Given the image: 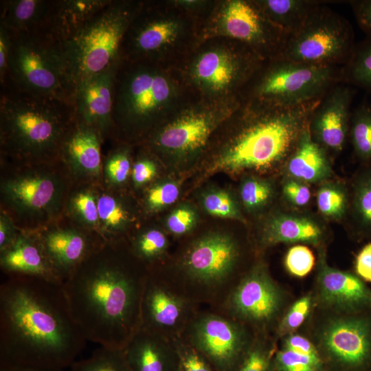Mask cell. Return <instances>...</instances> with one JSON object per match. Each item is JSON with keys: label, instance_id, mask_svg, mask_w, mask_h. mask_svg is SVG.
<instances>
[{"label": "cell", "instance_id": "obj_32", "mask_svg": "<svg viewBox=\"0 0 371 371\" xmlns=\"http://www.w3.org/2000/svg\"><path fill=\"white\" fill-rule=\"evenodd\" d=\"M341 82L371 93V36L356 43L353 52L341 67Z\"/></svg>", "mask_w": 371, "mask_h": 371}, {"label": "cell", "instance_id": "obj_11", "mask_svg": "<svg viewBox=\"0 0 371 371\" xmlns=\"http://www.w3.org/2000/svg\"><path fill=\"white\" fill-rule=\"evenodd\" d=\"M181 337L216 371H237L255 336L247 326L208 308L196 312Z\"/></svg>", "mask_w": 371, "mask_h": 371}, {"label": "cell", "instance_id": "obj_9", "mask_svg": "<svg viewBox=\"0 0 371 371\" xmlns=\"http://www.w3.org/2000/svg\"><path fill=\"white\" fill-rule=\"evenodd\" d=\"M256 71L257 82L250 101L289 107L321 99L341 82V67H320L281 56L268 60Z\"/></svg>", "mask_w": 371, "mask_h": 371}, {"label": "cell", "instance_id": "obj_36", "mask_svg": "<svg viewBox=\"0 0 371 371\" xmlns=\"http://www.w3.org/2000/svg\"><path fill=\"white\" fill-rule=\"evenodd\" d=\"M350 199L346 186L335 181H326L320 183L316 192V203L319 214L331 220L344 217L350 208Z\"/></svg>", "mask_w": 371, "mask_h": 371}, {"label": "cell", "instance_id": "obj_12", "mask_svg": "<svg viewBox=\"0 0 371 371\" xmlns=\"http://www.w3.org/2000/svg\"><path fill=\"white\" fill-rule=\"evenodd\" d=\"M281 291L267 266L251 267L217 311L246 326L263 328L277 317L282 306Z\"/></svg>", "mask_w": 371, "mask_h": 371}, {"label": "cell", "instance_id": "obj_29", "mask_svg": "<svg viewBox=\"0 0 371 371\" xmlns=\"http://www.w3.org/2000/svg\"><path fill=\"white\" fill-rule=\"evenodd\" d=\"M0 2V25L10 34L16 35L45 30L52 0H3Z\"/></svg>", "mask_w": 371, "mask_h": 371}, {"label": "cell", "instance_id": "obj_27", "mask_svg": "<svg viewBox=\"0 0 371 371\" xmlns=\"http://www.w3.org/2000/svg\"><path fill=\"white\" fill-rule=\"evenodd\" d=\"M100 134L77 120H74L61 146L60 156L77 174L95 177L101 168Z\"/></svg>", "mask_w": 371, "mask_h": 371}, {"label": "cell", "instance_id": "obj_41", "mask_svg": "<svg viewBox=\"0 0 371 371\" xmlns=\"http://www.w3.org/2000/svg\"><path fill=\"white\" fill-rule=\"evenodd\" d=\"M69 210L73 216L82 226L99 229L98 196L90 190L76 192L69 201Z\"/></svg>", "mask_w": 371, "mask_h": 371}, {"label": "cell", "instance_id": "obj_19", "mask_svg": "<svg viewBox=\"0 0 371 371\" xmlns=\"http://www.w3.org/2000/svg\"><path fill=\"white\" fill-rule=\"evenodd\" d=\"M317 295L325 306L346 314L371 310V289L359 276L328 265L325 251L319 249Z\"/></svg>", "mask_w": 371, "mask_h": 371}, {"label": "cell", "instance_id": "obj_4", "mask_svg": "<svg viewBox=\"0 0 371 371\" xmlns=\"http://www.w3.org/2000/svg\"><path fill=\"white\" fill-rule=\"evenodd\" d=\"M74 120L71 103L10 87L1 88V147L7 155L30 161L60 156Z\"/></svg>", "mask_w": 371, "mask_h": 371}, {"label": "cell", "instance_id": "obj_44", "mask_svg": "<svg viewBox=\"0 0 371 371\" xmlns=\"http://www.w3.org/2000/svg\"><path fill=\"white\" fill-rule=\"evenodd\" d=\"M131 168L130 149L120 147L113 150L105 161L106 180L113 186H121L126 181Z\"/></svg>", "mask_w": 371, "mask_h": 371}, {"label": "cell", "instance_id": "obj_7", "mask_svg": "<svg viewBox=\"0 0 371 371\" xmlns=\"http://www.w3.org/2000/svg\"><path fill=\"white\" fill-rule=\"evenodd\" d=\"M113 91V129L128 138L150 134L175 96L172 83L157 64L122 59Z\"/></svg>", "mask_w": 371, "mask_h": 371}, {"label": "cell", "instance_id": "obj_22", "mask_svg": "<svg viewBox=\"0 0 371 371\" xmlns=\"http://www.w3.org/2000/svg\"><path fill=\"white\" fill-rule=\"evenodd\" d=\"M38 236L62 284L102 246L87 234L74 228H54Z\"/></svg>", "mask_w": 371, "mask_h": 371}, {"label": "cell", "instance_id": "obj_21", "mask_svg": "<svg viewBox=\"0 0 371 371\" xmlns=\"http://www.w3.org/2000/svg\"><path fill=\"white\" fill-rule=\"evenodd\" d=\"M4 199L23 214L41 215L54 210L58 205L62 186L53 175L28 172L4 181L1 186Z\"/></svg>", "mask_w": 371, "mask_h": 371}, {"label": "cell", "instance_id": "obj_38", "mask_svg": "<svg viewBox=\"0 0 371 371\" xmlns=\"http://www.w3.org/2000/svg\"><path fill=\"white\" fill-rule=\"evenodd\" d=\"M199 201L205 212L212 216L246 222L238 202L228 190L219 188L207 189L200 194Z\"/></svg>", "mask_w": 371, "mask_h": 371}, {"label": "cell", "instance_id": "obj_51", "mask_svg": "<svg viewBox=\"0 0 371 371\" xmlns=\"http://www.w3.org/2000/svg\"><path fill=\"white\" fill-rule=\"evenodd\" d=\"M350 4L360 28L371 36V0H353Z\"/></svg>", "mask_w": 371, "mask_h": 371}, {"label": "cell", "instance_id": "obj_28", "mask_svg": "<svg viewBox=\"0 0 371 371\" xmlns=\"http://www.w3.org/2000/svg\"><path fill=\"white\" fill-rule=\"evenodd\" d=\"M286 177L308 184L322 183L333 175L328 152L311 135L309 123L285 163Z\"/></svg>", "mask_w": 371, "mask_h": 371}, {"label": "cell", "instance_id": "obj_2", "mask_svg": "<svg viewBox=\"0 0 371 371\" xmlns=\"http://www.w3.org/2000/svg\"><path fill=\"white\" fill-rule=\"evenodd\" d=\"M102 245L62 284L87 341L123 350L141 327L148 270L132 253Z\"/></svg>", "mask_w": 371, "mask_h": 371}, {"label": "cell", "instance_id": "obj_35", "mask_svg": "<svg viewBox=\"0 0 371 371\" xmlns=\"http://www.w3.org/2000/svg\"><path fill=\"white\" fill-rule=\"evenodd\" d=\"M349 137L357 158L371 165V104L361 103L352 111Z\"/></svg>", "mask_w": 371, "mask_h": 371}, {"label": "cell", "instance_id": "obj_23", "mask_svg": "<svg viewBox=\"0 0 371 371\" xmlns=\"http://www.w3.org/2000/svg\"><path fill=\"white\" fill-rule=\"evenodd\" d=\"M324 237V226L317 218L305 214L276 212L263 221L258 244L262 248L282 243L319 245Z\"/></svg>", "mask_w": 371, "mask_h": 371}, {"label": "cell", "instance_id": "obj_40", "mask_svg": "<svg viewBox=\"0 0 371 371\" xmlns=\"http://www.w3.org/2000/svg\"><path fill=\"white\" fill-rule=\"evenodd\" d=\"M181 192L177 181L164 179L154 183L147 190L144 198V207L148 213H156L172 205Z\"/></svg>", "mask_w": 371, "mask_h": 371}, {"label": "cell", "instance_id": "obj_15", "mask_svg": "<svg viewBox=\"0 0 371 371\" xmlns=\"http://www.w3.org/2000/svg\"><path fill=\"white\" fill-rule=\"evenodd\" d=\"M328 357L344 371H371V310L329 322L320 335Z\"/></svg>", "mask_w": 371, "mask_h": 371}, {"label": "cell", "instance_id": "obj_49", "mask_svg": "<svg viewBox=\"0 0 371 371\" xmlns=\"http://www.w3.org/2000/svg\"><path fill=\"white\" fill-rule=\"evenodd\" d=\"M282 193L289 203L297 207L308 205L311 197L308 183L288 177L282 182Z\"/></svg>", "mask_w": 371, "mask_h": 371}, {"label": "cell", "instance_id": "obj_25", "mask_svg": "<svg viewBox=\"0 0 371 371\" xmlns=\"http://www.w3.org/2000/svg\"><path fill=\"white\" fill-rule=\"evenodd\" d=\"M131 371H179L172 340L142 327L123 349Z\"/></svg>", "mask_w": 371, "mask_h": 371}, {"label": "cell", "instance_id": "obj_30", "mask_svg": "<svg viewBox=\"0 0 371 371\" xmlns=\"http://www.w3.org/2000/svg\"><path fill=\"white\" fill-rule=\"evenodd\" d=\"M269 21L287 38L298 31L319 5L314 0H265L255 1Z\"/></svg>", "mask_w": 371, "mask_h": 371}, {"label": "cell", "instance_id": "obj_43", "mask_svg": "<svg viewBox=\"0 0 371 371\" xmlns=\"http://www.w3.org/2000/svg\"><path fill=\"white\" fill-rule=\"evenodd\" d=\"M199 218L194 206L188 203H181L168 214L165 220V227L174 236H183L196 227Z\"/></svg>", "mask_w": 371, "mask_h": 371}, {"label": "cell", "instance_id": "obj_55", "mask_svg": "<svg viewBox=\"0 0 371 371\" xmlns=\"http://www.w3.org/2000/svg\"><path fill=\"white\" fill-rule=\"evenodd\" d=\"M19 233L8 215H0V251L9 247L15 240Z\"/></svg>", "mask_w": 371, "mask_h": 371}, {"label": "cell", "instance_id": "obj_18", "mask_svg": "<svg viewBox=\"0 0 371 371\" xmlns=\"http://www.w3.org/2000/svg\"><path fill=\"white\" fill-rule=\"evenodd\" d=\"M354 95L351 86L337 84L322 97L311 117L313 139L328 153L342 150L349 137Z\"/></svg>", "mask_w": 371, "mask_h": 371}, {"label": "cell", "instance_id": "obj_42", "mask_svg": "<svg viewBox=\"0 0 371 371\" xmlns=\"http://www.w3.org/2000/svg\"><path fill=\"white\" fill-rule=\"evenodd\" d=\"M237 371H275L273 350L260 336H255Z\"/></svg>", "mask_w": 371, "mask_h": 371}, {"label": "cell", "instance_id": "obj_6", "mask_svg": "<svg viewBox=\"0 0 371 371\" xmlns=\"http://www.w3.org/2000/svg\"><path fill=\"white\" fill-rule=\"evenodd\" d=\"M142 3L111 0L73 37L58 45L74 93L81 82L121 60L124 37Z\"/></svg>", "mask_w": 371, "mask_h": 371}, {"label": "cell", "instance_id": "obj_13", "mask_svg": "<svg viewBox=\"0 0 371 371\" xmlns=\"http://www.w3.org/2000/svg\"><path fill=\"white\" fill-rule=\"evenodd\" d=\"M200 308L148 270L142 300L141 327L174 340L182 336Z\"/></svg>", "mask_w": 371, "mask_h": 371}, {"label": "cell", "instance_id": "obj_48", "mask_svg": "<svg viewBox=\"0 0 371 371\" xmlns=\"http://www.w3.org/2000/svg\"><path fill=\"white\" fill-rule=\"evenodd\" d=\"M311 306L310 295H306L297 300L282 319L278 326L279 334L286 335L297 329L305 320Z\"/></svg>", "mask_w": 371, "mask_h": 371}, {"label": "cell", "instance_id": "obj_17", "mask_svg": "<svg viewBox=\"0 0 371 371\" xmlns=\"http://www.w3.org/2000/svg\"><path fill=\"white\" fill-rule=\"evenodd\" d=\"M263 61L245 46L236 51L211 50L196 59L192 74L203 88L219 93L251 80Z\"/></svg>", "mask_w": 371, "mask_h": 371}, {"label": "cell", "instance_id": "obj_10", "mask_svg": "<svg viewBox=\"0 0 371 371\" xmlns=\"http://www.w3.org/2000/svg\"><path fill=\"white\" fill-rule=\"evenodd\" d=\"M322 4L288 36L279 56L320 67H342L347 63L356 45L353 28L343 16Z\"/></svg>", "mask_w": 371, "mask_h": 371}, {"label": "cell", "instance_id": "obj_8", "mask_svg": "<svg viewBox=\"0 0 371 371\" xmlns=\"http://www.w3.org/2000/svg\"><path fill=\"white\" fill-rule=\"evenodd\" d=\"M4 86L73 104L74 89L59 46L43 32L12 35Z\"/></svg>", "mask_w": 371, "mask_h": 371}, {"label": "cell", "instance_id": "obj_20", "mask_svg": "<svg viewBox=\"0 0 371 371\" xmlns=\"http://www.w3.org/2000/svg\"><path fill=\"white\" fill-rule=\"evenodd\" d=\"M120 62L81 82L74 96L76 120L97 131L102 139L113 130L114 80Z\"/></svg>", "mask_w": 371, "mask_h": 371}, {"label": "cell", "instance_id": "obj_24", "mask_svg": "<svg viewBox=\"0 0 371 371\" xmlns=\"http://www.w3.org/2000/svg\"><path fill=\"white\" fill-rule=\"evenodd\" d=\"M0 254L1 268L7 276L35 277L62 284L38 235L19 233Z\"/></svg>", "mask_w": 371, "mask_h": 371}, {"label": "cell", "instance_id": "obj_52", "mask_svg": "<svg viewBox=\"0 0 371 371\" xmlns=\"http://www.w3.org/2000/svg\"><path fill=\"white\" fill-rule=\"evenodd\" d=\"M12 37L10 34L0 25V84L5 85L8 71L11 52Z\"/></svg>", "mask_w": 371, "mask_h": 371}, {"label": "cell", "instance_id": "obj_39", "mask_svg": "<svg viewBox=\"0 0 371 371\" xmlns=\"http://www.w3.org/2000/svg\"><path fill=\"white\" fill-rule=\"evenodd\" d=\"M69 371H131L123 350L100 346L87 359L76 361Z\"/></svg>", "mask_w": 371, "mask_h": 371}, {"label": "cell", "instance_id": "obj_45", "mask_svg": "<svg viewBox=\"0 0 371 371\" xmlns=\"http://www.w3.org/2000/svg\"><path fill=\"white\" fill-rule=\"evenodd\" d=\"M321 357L300 355L282 348L274 356L275 371H320Z\"/></svg>", "mask_w": 371, "mask_h": 371}, {"label": "cell", "instance_id": "obj_16", "mask_svg": "<svg viewBox=\"0 0 371 371\" xmlns=\"http://www.w3.org/2000/svg\"><path fill=\"white\" fill-rule=\"evenodd\" d=\"M225 34L262 60L279 56L287 36L272 24L255 1H229L222 16Z\"/></svg>", "mask_w": 371, "mask_h": 371}, {"label": "cell", "instance_id": "obj_37", "mask_svg": "<svg viewBox=\"0 0 371 371\" xmlns=\"http://www.w3.org/2000/svg\"><path fill=\"white\" fill-rule=\"evenodd\" d=\"M275 193V186L271 181L254 175L243 179L239 187L240 203L250 213L264 210L271 203Z\"/></svg>", "mask_w": 371, "mask_h": 371}, {"label": "cell", "instance_id": "obj_54", "mask_svg": "<svg viewBox=\"0 0 371 371\" xmlns=\"http://www.w3.org/2000/svg\"><path fill=\"white\" fill-rule=\"evenodd\" d=\"M355 269L357 276L371 283V242L365 245L357 254Z\"/></svg>", "mask_w": 371, "mask_h": 371}, {"label": "cell", "instance_id": "obj_53", "mask_svg": "<svg viewBox=\"0 0 371 371\" xmlns=\"http://www.w3.org/2000/svg\"><path fill=\"white\" fill-rule=\"evenodd\" d=\"M283 348L303 355L320 357L313 344L308 339L297 334L289 335L286 338Z\"/></svg>", "mask_w": 371, "mask_h": 371}, {"label": "cell", "instance_id": "obj_3", "mask_svg": "<svg viewBox=\"0 0 371 371\" xmlns=\"http://www.w3.org/2000/svg\"><path fill=\"white\" fill-rule=\"evenodd\" d=\"M321 99L289 107L249 102L207 174L265 172L285 164Z\"/></svg>", "mask_w": 371, "mask_h": 371}, {"label": "cell", "instance_id": "obj_14", "mask_svg": "<svg viewBox=\"0 0 371 371\" xmlns=\"http://www.w3.org/2000/svg\"><path fill=\"white\" fill-rule=\"evenodd\" d=\"M221 118L210 110L185 112L154 129L148 136L149 147L173 163H186L205 147Z\"/></svg>", "mask_w": 371, "mask_h": 371}, {"label": "cell", "instance_id": "obj_34", "mask_svg": "<svg viewBox=\"0 0 371 371\" xmlns=\"http://www.w3.org/2000/svg\"><path fill=\"white\" fill-rule=\"evenodd\" d=\"M169 247L166 234L157 227L144 229L131 241V250L144 265L151 266L165 258Z\"/></svg>", "mask_w": 371, "mask_h": 371}, {"label": "cell", "instance_id": "obj_50", "mask_svg": "<svg viewBox=\"0 0 371 371\" xmlns=\"http://www.w3.org/2000/svg\"><path fill=\"white\" fill-rule=\"evenodd\" d=\"M157 173V166L150 157H142L132 166L131 179L135 187H142L150 182Z\"/></svg>", "mask_w": 371, "mask_h": 371}, {"label": "cell", "instance_id": "obj_5", "mask_svg": "<svg viewBox=\"0 0 371 371\" xmlns=\"http://www.w3.org/2000/svg\"><path fill=\"white\" fill-rule=\"evenodd\" d=\"M241 256L233 234L210 231L189 241L169 272L149 270L200 307L216 309L242 278L237 275Z\"/></svg>", "mask_w": 371, "mask_h": 371}, {"label": "cell", "instance_id": "obj_46", "mask_svg": "<svg viewBox=\"0 0 371 371\" xmlns=\"http://www.w3.org/2000/svg\"><path fill=\"white\" fill-rule=\"evenodd\" d=\"M172 341L178 356L180 371H216L210 362L182 337Z\"/></svg>", "mask_w": 371, "mask_h": 371}, {"label": "cell", "instance_id": "obj_47", "mask_svg": "<svg viewBox=\"0 0 371 371\" xmlns=\"http://www.w3.org/2000/svg\"><path fill=\"white\" fill-rule=\"evenodd\" d=\"M284 263L291 274L301 278L306 276L312 270L315 258L308 247L297 245L288 250Z\"/></svg>", "mask_w": 371, "mask_h": 371}, {"label": "cell", "instance_id": "obj_57", "mask_svg": "<svg viewBox=\"0 0 371 371\" xmlns=\"http://www.w3.org/2000/svg\"><path fill=\"white\" fill-rule=\"evenodd\" d=\"M179 371H180V370H179Z\"/></svg>", "mask_w": 371, "mask_h": 371}, {"label": "cell", "instance_id": "obj_1", "mask_svg": "<svg viewBox=\"0 0 371 371\" xmlns=\"http://www.w3.org/2000/svg\"><path fill=\"white\" fill-rule=\"evenodd\" d=\"M87 339L62 284L8 276L0 285V371L70 367Z\"/></svg>", "mask_w": 371, "mask_h": 371}, {"label": "cell", "instance_id": "obj_33", "mask_svg": "<svg viewBox=\"0 0 371 371\" xmlns=\"http://www.w3.org/2000/svg\"><path fill=\"white\" fill-rule=\"evenodd\" d=\"M99 229L115 235L126 231L133 221V214L120 198L110 194L98 196Z\"/></svg>", "mask_w": 371, "mask_h": 371}, {"label": "cell", "instance_id": "obj_31", "mask_svg": "<svg viewBox=\"0 0 371 371\" xmlns=\"http://www.w3.org/2000/svg\"><path fill=\"white\" fill-rule=\"evenodd\" d=\"M350 198V208L359 233L371 238V165L356 175Z\"/></svg>", "mask_w": 371, "mask_h": 371}, {"label": "cell", "instance_id": "obj_26", "mask_svg": "<svg viewBox=\"0 0 371 371\" xmlns=\"http://www.w3.org/2000/svg\"><path fill=\"white\" fill-rule=\"evenodd\" d=\"M111 0H52L43 32L60 45L73 37Z\"/></svg>", "mask_w": 371, "mask_h": 371}, {"label": "cell", "instance_id": "obj_56", "mask_svg": "<svg viewBox=\"0 0 371 371\" xmlns=\"http://www.w3.org/2000/svg\"><path fill=\"white\" fill-rule=\"evenodd\" d=\"M23 371H64L63 369H43V370H27Z\"/></svg>", "mask_w": 371, "mask_h": 371}]
</instances>
